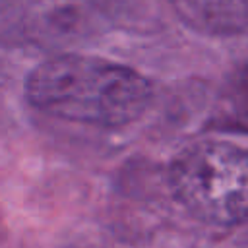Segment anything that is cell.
Wrapping results in <instances>:
<instances>
[{
    "instance_id": "3957f363",
    "label": "cell",
    "mask_w": 248,
    "mask_h": 248,
    "mask_svg": "<svg viewBox=\"0 0 248 248\" xmlns=\"http://www.w3.org/2000/svg\"><path fill=\"white\" fill-rule=\"evenodd\" d=\"M120 0H0V43L62 50L105 33Z\"/></svg>"
},
{
    "instance_id": "6da1fadb",
    "label": "cell",
    "mask_w": 248,
    "mask_h": 248,
    "mask_svg": "<svg viewBox=\"0 0 248 248\" xmlns=\"http://www.w3.org/2000/svg\"><path fill=\"white\" fill-rule=\"evenodd\" d=\"M25 97L31 107L48 116L118 128L145 114L153 99V85L124 64L60 52L29 72Z\"/></svg>"
},
{
    "instance_id": "7a4b0ae2",
    "label": "cell",
    "mask_w": 248,
    "mask_h": 248,
    "mask_svg": "<svg viewBox=\"0 0 248 248\" xmlns=\"http://www.w3.org/2000/svg\"><path fill=\"white\" fill-rule=\"evenodd\" d=\"M169 186L198 221L217 227L240 225L248 209L246 149L227 140L196 141L172 159Z\"/></svg>"
},
{
    "instance_id": "277c9868",
    "label": "cell",
    "mask_w": 248,
    "mask_h": 248,
    "mask_svg": "<svg viewBox=\"0 0 248 248\" xmlns=\"http://www.w3.org/2000/svg\"><path fill=\"white\" fill-rule=\"evenodd\" d=\"M194 31L213 37L242 35L248 23V0H167Z\"/></svg>"
}]
</instances>
